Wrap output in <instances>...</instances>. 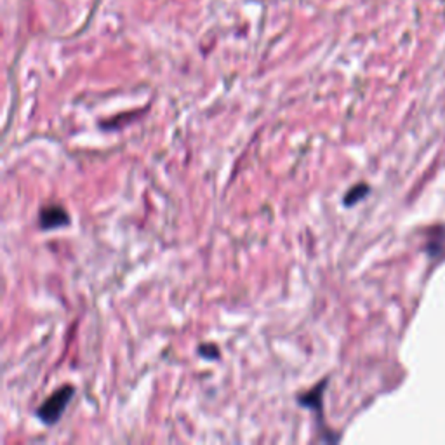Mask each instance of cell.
<instances>
[{
    "label": "cell",
    "mask_w": 445,
    "mask_h": 445,
    "mask_svg": "<svg viewBox=\"0 0 445 445\" xmlns=\"http://www.w3.org/2000/svg\"><path fill=\"white\" fill-rule=\"evenodd\" d=\"M325 386H327V379H324L322 383L317 384L313 390L306 391V394H301L298 396V403L305 409L313 410L317 414V420L320 421L322 433H327V428L324 426V394H325Z\"/></svg>",
    "instance_id": "2"
},
{
    "label": "cell",
    "mask_w": 445,
    "mask_h": 445,
    "mask_svg": "<svg viewBox=\"0 0 445 445\" xmlns=\"http://www.w3.org/2000/svg\"><path fill=\"white\" fill-rule=\"evenodd\" d=\"M367 193H369V186L364 185V183H358V185H355L353 188L348 190L346 197L343 198V204H345L346 207H351V205H355L357 202H360L362 198L367 195Z\"/></svg>",
    "instance_id": "4"
},
{
    "label": "cell",
    "mask_w": 445,
    "mask_h": 445,
    "mask_svg": "<svg viewBox=\"0 0 445 445\" xmlns=\"http://www.w3.org/2000/svg\"><path fill=\"white\" fill-rule=\"evenodd\" d=\"M39 223L42 230H58L70 224V214L61 205H44L39 212Z\"/></svg>",
    "instance_id": "3"
},
{
    "label": "cell",
    "mask_w": 445,
    "mask_h": 445,
    "mask_svg": "<svg viewBox=\"0 0 445 445\" xmlns=\"http://www.w3.org/2000/svg\"><path fill=\"white\" fill-rule=\"evenodd\" d=\"M73 394H75V388L70 386V384H66V386H61L59 390H56L54 394L47 396V398L44 400L42 406L37 409V417H39V420L47 426L56 425V422L61 420L63 413H65L66 407H68Z\"/></svg>",
    "instance_id": "1"
},
{
    "label": "cell",
    "mask_w": 445,
    "mask_h": 445,
    "mask_svg": "<svg viewBox=\"0 0 445 445\" xmlns=\"http://www.w3.org/2000/svg\"><path fill=\"white\" fill-rule=\"evenodd\" d=\"M198 355L209 358V360H216V358H219V350L216 345H200L198 346Z\"/></svg>",
    "instance_id": "5"
}]
</instances>
